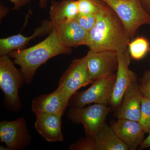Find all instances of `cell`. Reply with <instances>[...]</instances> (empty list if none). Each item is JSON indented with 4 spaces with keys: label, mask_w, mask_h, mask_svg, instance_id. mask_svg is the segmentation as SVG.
Returning a JSON list of instances; mask_svg holds the SVG:
<instances>
[{
    "label": "cell",
    "mask_w": 150,
    "mask_h": 150,
    "mask_svg": "<svg viewBox=\"0 0 150 150\" xmlns=\"http://www.w3.org/2000/svg\"><path fill=\"white\" fill-rule=\"evenodd\" d=\"M85 58L89 76L93 82L117 71L118 62L116 51H89Z\"/></svg>",
    "instance_id": "10"
},
{
    "label": "cell",
    "mask_w": 150,
    "mask_h": 150,
    "mask_svg": "<svg viewBox=\"0 0 150 150\" xmlns=\"http://www.w3.org/2000/svg\"><path fill=\"white\" fill-rule=\"evenodd\" d=\"M110 126L129 150H137L144 141L146 133L138 121L118 119L116 122H111Z\"/></svg>",
    "instance_id": "12"
},
{
    "label": "cell",
    "mask_w": 150,
    "mask_h": 150,
    "mask_svg": "<svg viewBox=\"0 0 150 150\" xmlns=\"http://www.w3.org/2000/svg\"><path fill=\"white\" fill-rule=\"evenodd\" d=\"M13 4L14 7L13 10H18L21 8L26 6L30 0H9Z\"/></svg>",
    "instance_id": "25"
},
{
    "label": "cell",
    "mask_w": 150,
    "mask_h": 150,
    "mask_svg": "<svg viewBox=\"0 0 150 150\" xmlns=\"http://www.w3.org/2000/svg\"><path fill=\"white\" fill-rule=\"evenodd\" d=\"M92 82L89 76L84 56L73 60L60 79L58 87L62 89L70 100L80 88Z\"/></svg>",
    "instance_id": "9"
},
{
    "label": "cell",
    "mask_w": 150,
    "mask_h": 150,
    "mask_svg": "<svg viewBox=\"0 0 150 150\" xmlns=\"http://www.w3.org/2000/svg\"><path fill=\"white\" fill-rule=\"evenodd\" d=\"M71 150H96L95 137H86L70 145Z\"/></svg>",
    "instance_id": "23"
},
{
    "label": "cell",
    "mask_w": 150,
    "mask_h": 150,
    "mask_svg": "<svg viewBox=\"0 0 150 150\" xmlns=\"http://www.w3.org/2000/svg\"><path fill=\"white\" fill-rule=\"evenodd\" d=\"M112 9L122 22L130 38L142 25L150 24V14L140 0H100Z\"/></svg>",
    "instance_id": "4"
},
{
    "label": "cell",
    "mask_w": 150,
    "mask_h": 150,
    "mask_svg": "<svg viewBox=\"0 0 150 150\" xmlns=\"http://www.w3.org/2000/svg\"><path fill=\"white\" fill-rule=\"evenodd\" d=\"M117 52L118 68L110 105L113 109H116L121 105L123 96L127 89L137 81V76L129 69L131 56L128 48Z\"/></svg>",
    "instance_id": "7"
},
{
    "label": "cell",
    "mask_w": 150,
    "mask_h": 150,
    "mask_svg": "<svg viewBox=\"0 0 150 150\" xmlns=\"http://www.w3.org/2000/svg\"><path fill=\"white\" fill-rule=\"evenodd\" d=\"M96 150H128L111 126L105 123L95 137Z\"/></svg>",
    "instance_id": "18"
},
{
    "label": "cell",
    "mask_w": 150,
    "mask_h": 150,
    "mask_svg": "<svg viewBox=\"0 0 150 150\" xmlns=\"http://www.w3.org/2000/svg\"><path fill=\"white\" fill-rule=\"evenodd\" d=\"M115 79L114 73L96 80L87 89L76 93L70 99V104L73 107H84L93 103L110 105Z\"/></svg>",
    "instance_id": "6"
},
{
    "label": "cell",
    "mask_w": 150,
    "mask_h": 150,
    "mask_svg": "<svg viewBox=\"0 0 150 150\" xmlns=\"http://www.w3.org/2000/svg\"><path fill=\"white\" fill-rule=\"evenodd\" d=\"M139 123L145 133L150 132V100L142 95L141 117Z\"/></svg>",
    "instance_id": "20"
},
{
    "label": "cell",
    "mask_w": 150,
    "mask_h": 150,
    "mask_svg": "<svg viewBox=\"0 0 150 150\" xmlns=\"http://www.w3.org/2000/svg\"><path fill=\"white\" fill-rule=\"evenodd\" d=\"M130 39L116 13L100 1L99 10L96 14V23L88 33L85 46L93 52H118L127 48Z\"/></svg>",
    "instance_id": "1"
},
{
    "label": "cell",
    "mask_w": 150,
    "mask_h": 150,
    "mask_svg": "<svg viewBox=\"0 0 150 150\" xmlns=\"http://www.w3.org/2000/svg\"><path fill=\"white\" fill-rule=\"evenodd\" d=\"M47 5V0H39V6L41 8H46Z\"/></svg>",
    "instance_id": "27"
},
{
    "label": "cell",
    "mask_w": 150,
    "mask_h": 150,
    "mask_svg": "<svg viewBox=\"0 0 150 150\" xmlns=\"http://www.w3.org/2000/svg\"><path fill=\"white\" fill-rule=\"evenodd\" d=\"M79 13L96 15L99 10L100 0H77Z\"/></svg>",
    "instance_id": "21"
},
{
    "label": "cell",
    "mask_w": 150,
    "mask_h": 150,
    "mask_svg": "<svg viewBox=\"0 0 150 150\" xmlns=\"http://www.w3.org/2000/svg\"><path fill=\"white\" fill-rule=\"evenodd\" d=\"M71 48L60 42L55 29L53 28L46 39L35 46L11 51L8 55L19 65L25 82L30 84L36 70L49 59L61 54H69Z\"/></svg>",
    "instance_id": "2"
},
{
    "label": "cell",
    "mask_w": 150,
    "mask_h": 150,
    "mask_svg": "<svg viewBox=\"0 0 150 150\" xmlns=\"http://www.w3.org/2000/svg\"><path fill=\"white\" fill-rule=\"evenodd\" d=\"M32 137L24 118L0 122V139L11 150H23L31 143Z\"/></svg>",
    "instance_id": "8"
},
{
    "label": "cell",
    "mask_w": 150,
    "mask_h": 150,
    "mask_svg": "<svg viewBox=\"0 0 150 150\" xmlns=\"http://www.w3.org/2000/svg\"><path fill=\"white\" fill-rule=\"evenodd\" d=\"M142 94L137 81L126 90L118 109V119L139 122L141 117Z\"/></svg>",
    "instance_id": "14"
},
{
    "label": "cell",
    "mask_w": 150,
    "mask_h": 150,
    "mask_svg": "<svg viewBox=\"0 0 150 150\" xmlns=\"http://www.w3.org/2000/svg\"><path fill=\"white\" fill-rule=\"evenodd\" d=\"M69 103L70 99L58 87L51 93L41 95L33 100L31 109L35 115L44 112L63 115Z\"/></svg>",
    "instance_id": "11"
},
{
    "label": "cell",
    "mask_w": 150,
    "mask_h": 150,
    "mask_svg": "<svg viewBox=\"0 0 150 150\" xmlns=\"http://www.w3.org/2000/svg\"><path fill=\"white\" fill-rule=\"evenodd\" d=\"M139 86L142 95L150 100V71L145 72Z\"/></svg>",
    "instance_id": "24"
},
{
    "label": "cell",
    "mask_w": 150,
    "mask_h": 150,
    "mask_svg": "<svg viewBox=\"0 0 150 150\" xmlns=\"http://www.w3.org/2000/svg\"><path fill=\"white\" fill-rule=\"evenodd\" d=\"M111 108L107 105L94 103L88 107L70 108L67 117L72 122L82 124L86 137H95L105 124Z\"/></svg>",
    "instance_id": "5"
},
{
    "label": "cell",
    "mask_w": 150,
    "mask_h": 150,
    "mask_svg": "<svg viewBox=\"0 0 150 150\" xmlns=\"http://www.w3.org/2000/svg\"><path fill=\"white\" fill-rule=\"evenodd\" d=\"M0 150H11V149H10L8 147L6 146V147H5L3 146H0Z\"/></svg>",
    "instance_id": "29"
},
{
    "label": "cell",
    "mask_w": 150,
    "mask_h": 150,
    "mask_svg": "<svg viewBox=\"0 0 150 150\" xmlns=\"http://www.w3.org/2000/svg\"><path fill=\"white\" fill-rule=\"evenodd\" d=\"M128 47L131 59L139 60L143 59L149 51V43L145 38L138 37L129 42Z\"/></svg>",
    "instance_id": "19"
},
{
    "label": "cell",
    "mask_w": 150,
    "mask_h": 150,
    "mask_svg": "<svg viewBox=\"0 0 150 150\" xmlns=\"http://www.w3.org/2000/svg\"><path fill=\"white\" fill-rule=\"evenodd\" d=\"M74 19L88 32L93 28L96 21V15L79 13Z\"/></svg>",
    "instance_id": "22"
},
{
    "label": "cell",
    "mask_w": 150,
    "mask_h": 150,
    "mask_svg": "<svg viewBox=\"0 0 150 150\" xmlns=\"http://www.w3.org/2000/svg\"><path fill=\"white\" fill-rule=\"evenodd\" d=\"M35 127L44 139L48 142H62V115L55 113L41 112L35 114Z\"/></svg>",
    "instance_id": "13"
},
{
    "label": "cell",
    "mask_w": 150,
    "mask_h": 150,
    "mask_svg": "<svg viewBox=\"0 0 150 150\" xmlns=\"http://www.w3.org/2000/svg\"><path fill=\"white\" fill-rule=\"evenodd\" d=\"M149 52H150V47H149Z\"/></svg>",
    "instance_id": "30"
},
{
    "label": "cell",
    "mask_w": 150,
    "mask_h": 150,
    "mask_svg": "<svg viewBox=\"0 0 150 150\" xmlns=\"http://www.w3.org/2000/svg\"><path fill=\"white\" fill-rule=\"evenodd\" d=\"M150 148V132L149 133V135L139 147V149L143 150L144 149Z\"/></svg>",
    "instance_id": "26"
},
{
    "label": "cell",
    "mask_w": 150,
    "mask_h": 150,
    "mask_svg": "<svg viewBox=\"0 0 150 150\" xmlns=\"http://www.w3.org/2000/svg\"><path fill=\"white\" fill-rule=\"evenodd\" d=\"M144 4L148 7V8H150V0H142Z\"/></svg>",
    "instance_id": "28"
},
{
    "label": "cell",
    "mask_w": 150,
    "mask_h": 150,
    "mask_svg": "<svg viewBox=\"0 0 150 150\" xmlns=\"http://www.w3.org/2000/svg\"><path fill=\"white\" fill-rule=\"evenodd\" d=\"M50 21H44L39 27L35 28L34 33L29 37L21 34L0 39V56L8 55L14 50L22 49L32 39L50 33L53 29Z\"/></svg>",
    "instance_id": "16"
},
{
    "label": "cell",
    "mask_w": 150,
    "mask_h": 150,
    "mask_svg": "<svg viewBox=\"0 0 150 150\" xmlns=\"http://www.w3.org/2000/svg\"><path fill=\"white\" fill-rule=\"evenodd\" d=\"M79 13L77 0L52 1L49 11L50 21L54 28L56 25L74 19Z\"/></svg>",
    "instance_id": "17"
},
{
    "label": "cell",
    "mask_w": 150,
    "mask_h": 150,
    "mask_svg": "<svg viewBox=\"0 0 150 150\" xmlns=\"http://www.w3.org/2000/svg\"><path fill=\"white\" fill-rule=\"evenodd\" d=\"M53 28L64 46L71 48L85 45L88 32L74 19L56 25Z\"/></svg>",
    "instance_id": "15"
},
{
    "label": "cell",
    "mask_w": 150,
    "mask_h": 150,
    "mask_svg": "<svg viewBox=\"0 0 150 150\" xmlns=\"http://www.w3.org/2000/svg\"><path fill=\"white\" fill-rule=\"evenodd\" d=\"M14 64L8 55L1 56L0 88L4 96V104L9 110L16 112L21 108L19 91L25 80L21 70Z\"/></svg>",
    "instance_id": "3"
}]
</instances>
